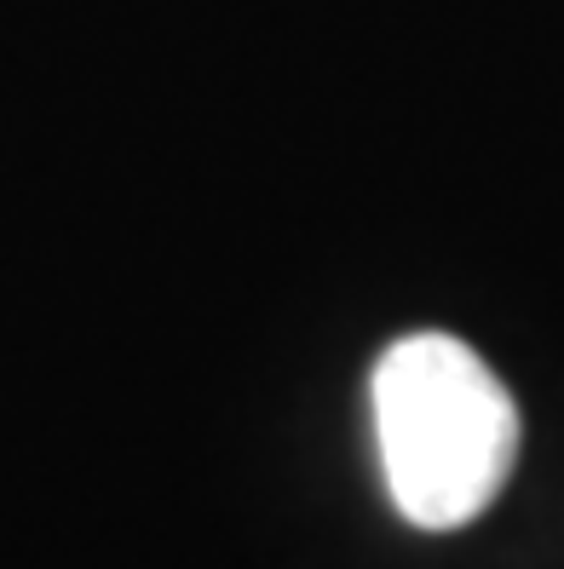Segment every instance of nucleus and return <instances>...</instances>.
<instances>
[{"label": "nucleus", "mask_w": 564, "mask_h": 569, "mask_svg": "<svg viewBox=\"0 0 564 569\" xmlns=\"http://www.w3.org/2000/svg\"><path fill=\"white\" fill-rule=\"evenodd\" d=\"M375 449L392 507L415 529H467L518 466V403L502 375L444 328L392 340L369 375Z\"/></svg>", "instance_id": "obj_1"}]
</instances>
